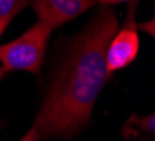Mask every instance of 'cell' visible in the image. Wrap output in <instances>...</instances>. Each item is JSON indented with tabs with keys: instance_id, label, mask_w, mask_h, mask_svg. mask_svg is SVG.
Here are the masks:
<instances>
[{
	"instance_id": "cell-1",
	"label": "cell",
	"mask_w": 155,
	"mask_h": 141,
	"mask_svg": "<svg viewBox=\"0 0 155 141\" xmlns=\"http://www.w3.org/2000/svg\"><path fill=\"white\" fill-rule=\"evenodd\" d=\"M116 31L115 13L104 7L74 38L34 122L38 140L71 138L90 123L97 98L110 77L106 49Z\"/></svg>"
},
{
	"instance_id": "cell-11",
	"label": "cell",
	"mask_w": 155,
	"mask_h": 141,
	"mask_svg": "<svg viewBox=\"0 0 155 141\" xmlns=\"http://www.w3.org/2000/svg\"><path fill=\"white\" fill-rule=\"evenodd\" d=\"M6 74H7V70H4L3 67H0V80H3Z\"/></svg>"
},
{
	"instance_id": "cell-7",
	"label": "cell",
	"mask_w": 155,
	"mask_h": 141,
	"mask_svg": "<svg viewBox=\"0 0 155 141\" xmlns=\"http://www.w3.org/2000/svg\"><path fill=\"white\" fill-rule=\"evenodd\" d=\"M143 123V129L144 130H150V131H154V115H150L147 117L141 120Z\"/></svg>"
},
{
	"instance_id": "cell-2",
	"label": "cell",
	"mask_w": 155,
	"mask_h": 141,
	"mask_svg": "<svg viewBox=\"0 0 155 141\" xmlns=\"http://www.w3.org/2000/svg\"><path fill=\"white\" fill-rule=\"evenodd\" d=\"M52 27L42 21L34 24L15 41L0 46V63L7 71L24 70L38 74L52 34Z\"/></svg>"
},
{
	"instance_id": "cell-4",
	"label": "cell",
	"mask_w": 155,
	"mask_h": 141,
	"mask_svg": "<svg viewBox=\"0 0 155 141\" xmlns=\"http://www.w3.org/2000/svg\"><path fill=\"white\" fill-rule=\"evenodd\" d=\"M94 4V0H32V7L39 21L52 28L78 17Z\"/></svg>"
},
{
	"instance_id": "cell-9",
	"label": "cell",
	"mask_w": 155,
	"mask_h": 141,
	"mask_svg": "<svg viewBox=\"0 0 155 141\" xmlns=\"http://www.w3.org/2000/svg\"><path fill=\"white\" fill-rule=\"evenodd\" d=\"M11 20H8V18H3V20H0V36H2V34L4 32V29L7 28V25L10 24Z\"/></svg>"
},
{
	"instance_id": "cell-8",
	"label": "cell",
	"mask_w": 155,
	"mask_h": 141,
	"mask_svg": "<svg viewBox=\"0 0 155 141\" xmlns=\"http://www.w3.org/2000/svg\"><path fill=\"white\" fill-rule=\"evenodd\" d=\"M104 6H110V4H119V3H133L137 0H98Z\"/></svg>"
},
{
	"instance_id": "cell-10",
	"label": "cell",
	"mask_w": 155,
	"mask_h": 141,
	"mask_svg": "<svg viewBox=\"0 0 155 141\" xmlns=\"http://www.w3.org/2000/svg\"><path fill=\"white\" fill-rule=\"evenodd\" d=\"M152 25H154V21H151V22H150V25H148V27H150V34H151V35H154V28H152ZM140 28L145 31V29H147V25H145V24H141Z\"/></svg>"
},
{
	"instance_id": "cell-3",
	"label": "cell",
	"mask_w": 155,
	"mask_h": 141,
	"mask_svg": "<svg viewBox=\"0 0 155 141\" xmlns=\"http://www.w3.org/2000/svg\"><path fill=\"white\" fill-rule=\"evenodd\" d=\"M136 4L131 3L129 7L126 22L120 31H116L115 35L106 49V69L112 74L113 71L124 69L137 57L138 54V35L137 24L134 21Z\"/></svg>"
},
{
	"instance_id": "cell-6",
	"label": "cell",
	"mask_w": 155,
	"mask_h": 141,
	"mask_svg": "<svg viewBox=\"0 0 155 141\" xmlns=\"http://www.w3.org/2000/svg\"><path fill=\"white\" fill-rule=\"evenodd\" d=\"M20 141H38V131H36L35 126H32L27 131V134L21 138Z\"/></svg>"
},
{
	"instance_id": "cell-5",
	"label": "cell",
	"mask_w": 155,
	"mask_h": 141,
	"mask_svg": "<svg viewBox=\"0 0 155 141\" xmlns=\"http://www.w3.org/2000/svg\"><path fill=\"white\" fill-rule=\"evenodd\" d=\"M31 0H0V20H13L22 8H25Z\"/></svg>"
}]
</instances>
